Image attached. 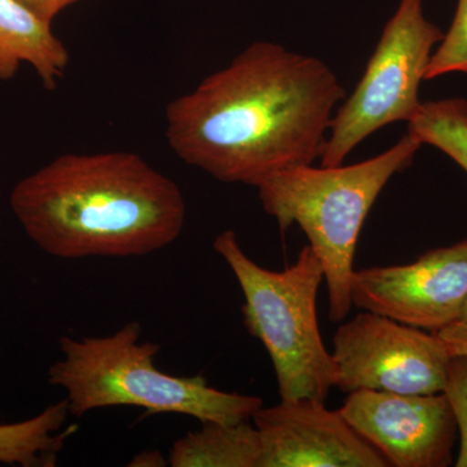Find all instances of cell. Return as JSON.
<instances>
[{"mask_svg":"<svg viewBox=\"0 0 467 467\" xmlns=\"http://www.w3.org/2000/svg\"><path fill=\"white\" fill-rule=\"evenodd\" d=\"M460 321L466 322V324H467V301L465 304V308H463V310H462V316H461Z\"/></svg>","mask_w":467,"mask_h":467,"instance_id":"cell-20","label":"cell"},{"mask_svg":"<svg viewBox=\"0 0 467 467\" xmlns=\"http://www.w3.org/2000/svg\"><path fill=\"white\" fill-rule=\"evenodd\" d=\"M331 355L340 391L407 395L444 391L453 358L438 335L368 310L337 328Z\"/></svg>","mask_w":467,"mask_h":467,"instance_id":"cell-7","label":"cell"},{"mask_svg":"<svg viewBox=\"0 0 467 467\" xmlns=\"http://www.w3.org/2000/svg\"><path fill=\"white\" fill-rule=\"evenodd\" d=\"M317 57L254 42L165 110L169 146L225 183L257 184L321 159L335 107L346 99Z\"/></svg>","mask_w":467,"mask_h":467,"instance_id":"cell-1","label":"cell"},{"mask_svg":"<svg viewBox=\"0 0 467 467\" xmlns=\"http://www.w3.org/2000/svg\"><path fill=\"white\" fill-rule=\"evenodd\" d=\"M451 73L467 76V0H457L453 21L450 30L432 52L425 81Z\"/></svg>","mask_w":467,"mask_h":467,"instance_id":"cell-15","label":"cell"},{"mask_svg":"<svg viewBox=\"0 0 467 467\" xmlns=\"http://www.w3.org/2000/svg\"><path fill=\"white\" fill-rule=\"evenodd\" d=\"M11 207L34 244L64 260L140 257L186 223L178 184L133 152L66 153L14 187Z\"/></svg>","mask_w":467,"mask_h":467,"instance_id":"cell-2","label":"cell"},{"mask_svg":"<svg viewBox=\"0 0 467 467\" xmlns=\"http://www.w3.org/2000/svg\"><path fill=\"white\" fill-rule=\"evenodd\" d=\"M18 2L30 9L36 16L52 26V21L57 15L81 0H18Z\"/></svg>","mask_w":467,"mask_h":467,"instance_id":"cell-17","label":"cell"},{"mask_svg":"<svg viewBox=\"0 0 467 467\" xmlns=\"http://www.w3.org/2000/svg\"><path fill=\"white\" fill-rule=\"evenodd\" d=\"M422 146L407 133L386 152L358 164L300 165L266 175L257 184L264 211L282 232L297 223L321 261L331 321H343L352 308L356 247L368 212L393 175L413 164Z\"/></svg>","mask_w":467,"mask_h":467,"instance_id":"cell-4","label":"cell"},{"mask_svg":"<svg viewBox=\"0 0 467 467\" xmlns=\"http://www.w3.org/2000/svg\"><path fill=\"white\" fill-rule=\"evenodd\" d=\"M260 457V434L248 420L207 422L174 441L168 462L171 467H259Z\"/></svg>","mask_w":467,"mask_h":467,"instance_id":"cell-12","label":"cell"},{"mask_svg":"<svg viewBox=\"0 0 467 467\" xmlns=\"http://www.w3.org/2000/svg\"><path fill=\"white\" fill-rule=\"evenodd\" d=\"M450 401L460 434L457 467H467V356H453L448 367L444 391Z\"/></svg>","mask_w":467,"mask_h":467,"instance_id":"cell-16","label":"cell"},{"mask_svg":"<svg viewBox=\"0 0 467 467\" xmlns=\"http://www.w3.org/2000/svg\"><path fill=\"white\" fill-rule=\"evenodd\" d=\"M352 306L431 333L456 324L467 301V241L407 265L355 270Z\"/></svg>","mask_w":467,"mask_h":467,"instance_id":"cell-8","label":"cell"},{"mask_svg":"<svg viewBox=\"0 0 467 467\" xmlns=\"http://www.w3.org/2000/svg\"><path fill=\"white\" fill-rule=\"evenodd\" d=\"M434 334L444 340L451 350V356H467L466 322H456V324L441 328Z\"/></svg>","mask_w":467,"mask_h":467,"instance_id":"cell-18","label":"cell"},{"mask_svg":"<svg viewBox=\"0 0 467 467\" xmlns=\"http://www.w3.org/2000/svg\"><path fill=\"white\" fill-rule=\"evenodd\" d=\"M168 461L159 451H147L137 454L129 466L135 467H160L168 465Z\"/></svg>","mask_w":467,"mask_h":467,"instance_id":"cell-19","label":"cell"},{"mask_svg":"<svg viewBox=\"0 0 467 467\" xmlns=\"http://www.w3.org/2000/svg\"><path fill=\"white\" fill-rule=\"evenodd\" d=\"M142 326L129 322L107 337H60L63 358L48 368V383L67 393L69 413L82 417L98 409L142 408L175 413L202 423L235 425L264 407L257 396L225 392L204 377H177L156 365L158 343H140Z\"/></svg>","mask_w":467,"mask_h":467,"instance_id":"cell-3","label":"cell"},{"mask_svg":"<svg viewBox=\"0 0 467 467\" xmlns=\"http://www.w3.org/2000/svg\"><path fill=\"white\" fill-rule=\"evenodd\" d=\"M23 64L54 90L66 76L69 52L45 23L18 0H0V81L14 78Z\"/></svg>","mask_w":467,"mask_h":467,"instance_id":"cell-11","label":"cell"},{"mask_svg":"<svg viewBox=\"0 0 467 467\" xmlns=\"http://www.w3.org/2000/svg\"><path fill=\"white\" fill-rule=\"evenodd\" d=\"M442 36L423 15L422 0H401L355 91L331 119L322 167L343 164L359 143L384 126L414 119L422 106L420 82Z\"/></svg>","mask_w":467,"mask_h":467,"instance_id":"cell-6","label":"cell"},{"mask_svg":"<svg viewBox=\"0 0 467 467\" xmlns=\"http://www.w3.org/2000/svg\"><path fill=\"white\" fill-rule=\"evenodd\" d=\"M67 399L48 405L29 420L0 425V462L23 467L55 466L58 453L77 426L64 430Z\"/></svg>","mask_w":467,"mask_h":467,"instance_id":"cell-13","label":"cell"},{"mask_svg":"<svg viewBox=\"0 0 467 467\" xmlns=\"http://www.w3.org/2000/svg\"><path fill=\"white\" fill-rule=\"evenodd\" d=\"M213 248L241 285L245 328L272 359L281 400L325 401L337 368L319 331L317 294L325 273L317 254L304 245L296 263L275 272L248 257L233 230L221 233Z\"/></svg>","mask_w":467,"mask_h":467,"instance_id":"cell-5","label":"cell"},{"mask_svg":"<svg viewBox=\"0 0 467 467\" xmlns=\"http://www.w3.org/2000/svg\"><path fill=\"white\" fill-rule=\"evenodd\" d=\"M340 413L395 467H447L456 441V420L444 393L407 395L350 392Z\"/></svg>","mask_w":467,"mask_h":467,"instance_id":"cell-9","label":"cell"},{"mask_svg":"<svg viewBox=\"0 0 467 467\" xmlns=\"http://www.w3.org/2000/svg\"><path fill=\"white\" fill-rule=\"evenodd\" d=\"M408 133L441 150L467 173V100L426 101L408 124Z\"/></svg>","mask_w":467,"mask_h":467,"instance_id":"cell-14","label":"cell"},{"mask_svg":"<svg viewBox=\"0 0 467 467\" xmlns=\"http://www.w3.org/2000/svg\"><path fill=\"white\" fill-rule=\"evenodd\" d=\"M260 434L259 467H389L382 454L316 399L281 400L252 417Z\"/></svg>","mask_w":467,"mask_h":467,"instance_id":"cell-10","label":"cell"}]
</instances>
